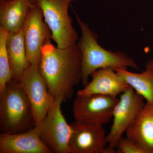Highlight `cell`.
Listing matches in <instances>:
<instances>
[{"label":"cell","instance_id":"6da1fadb","mask_svg":"<svg viewBox=\"0 0 153 153\" xmlns=\"http://www.w3.org/2000/svg\"><path fill=\"white\" fill-rule=\"evenodd\" d=\"M51 38L50 35L44 43L38 68L54 99H69L81 80V52L76 44L66 49L55 47Z\"/></svg>","mask_w":153,"mask_h":153},{"label":"cell","instance_id":"7a4b0ae2","mask_svg":"<svg viewBox=\"0 0 153 153\" xmlns=\"http://www.w3.org/2000/svg\"><path fill=\"white\" fill-rule=\"evenodd\" d=\"M74 13L82 33L76 45L81 53V81L84 87L88 84L91 74L100 68L115 70L130 67L139 70L134 60L125 52H114L102 47L98 43V35L82 22L76 13Z\"/></svg>","mask_w":153,"mask_h":153},{"label":"cell","instance_id":"3957f363","mask_svg":"<svg viewBox=\"0 0 153 153\" xmlns=\"http://www.w3.org/2000/svg\"><path fill=\"white\" fill-rule=\"evenodd\" d=\"M32 107L21 81L13 79L0 93V130L20 133L36 126Z\"/></svg>","mask_w":153,"mask_h":153},{"label":"cell","instance_id":"277c9868","mask_svg":"<svg viewBox=\"0 0 153 153\" xmlns=\"http://www.w3.org/2000/svg\"><path fill=\"white\" fill-rule=\"evenodd\" d=\"M41 9L51 38L60 49L76 45L79 36L68 13L70 0H34Z\"/></svg>","mask_w":153,"mask_h":153},{"label":"cell","instance_id":"5b68a950","mask_svg":"<svg viewBox=\"0 0 153 153\" xmlns=\"http://www.w3.org/2000/svg\"><path fill=\"white\" fill-rule=\"evenodd\" d=\"M64 100L62 97L55 99L47 115L37 126L41 139L52 153H68L72 129L61 111V104Z\"/></svg>","mask_w":153,"mask_h":153},{"label":"cell","instance_id":"8992f818","mask_svg":"<svg viewBox=\"0 0 153 153\" xmlns=\"http://www.w3.org/2000/svg\"><path fill=\"white\" fill-rule=\"evenodd\" d=\"M119 100L117 97L101 94L76 95L72 104L73 116L76 121L103 126L112 118Z\"/></svg>","mask_w":153,"mask_h":153},{"label":"cell","instance_id":"52a82bcc","mask_svg":"<svg viewBox=\"0 0 153 153\" xmlns=\"http://www.w3.org/2000/svg\"><path fill=\"white\" fill-rule=\"evenodd\" d=\"M144 99L131 86L120 94L119 100L114 110L112 125L106 135L108 147L116 149L123 134L144 106Z\"/></svg>","mask_w":153,"mask_h":153},{"label":"cell","instance_id":"ba28073f","mask_svg":"<svg viewBox=\"0 0 153 153\" xmlns=\"http://www.w3.org/2000/svg\"><path fill=\"white\" fill-rule=\"evenodd\" d=\"M21 82L32 107L36 126H38L47 115L55 99L39 71L38 65H30Z\"/></svg>","mask_w":153,"mask_h":153},{"label":"cell","instance_id":"9c48e42d","mask_svg":"<svg viewBox=\"0 0 153 153\" xmlns=\"http://www.w3.org/2000/svg\"><path fill=\"white\" fill-rule=\"evenodd\" d=\"M43 17L41 9L34 2L23 27L29 65H38L44 43L51 35V30L43 21Z\"/></svg>","mask_w":153,"mask_h":153},{"label":"cell","instance_id":"30bf717a","mask_svg":"<svg viewBox=\"0 0 153 153\" xmlns=\"http://www.w3.org/2000/svg\"><path fill=\"white\" fill-rule=\"evenodd\" d=\"M70 125L68 153H105L107 143L103 126L76 121Z\"/></svg>","mask_w":153,"mask_h":153},{"label":"cell","instance_id":"8fae6325","mask_svg":"<svg viewBox=\"0 0 153 153\" xmlns=\"http://www.w3.org/2000/svg\"><path fill=\"white\" fill-rule=\"evenodd\" d=\"M0 153H52L42 141L38 127L20 133L0 134Z\"/></svg>","mask_w":153,"mask_h":153},{"label":"cell","instance_id":"7c38bea8","mask_svg":"<svg viewBox=\"0 0 153 153\" xmlns=\"http://www.w3.org/2000/svg\"><path fill=\"white\" fill-rule=\"evenodd\" d=\"M92 80L76 95L99 94L117 97L131 87L125 80L111 68H102L90 75Z\"/></svg>","mask_w":153,"mask_h":153},{"label":"cell","instance_id":"4fadbf2b","mask_svg":"<svg viewBox=\"0 0 153 153\" xmlns=\"http://www.w3.org/2000/svg\"><path fill=\"white\" fill-rule=\"evenodd\" d=\"M34 0H0V27L7 33L22 30Z\"/></svg>","mask_w":153,"mask_h":153},{"label":"cell","instance_id":"5bb4252c","mask_svg":"<svg viewBox=\"0 0 153 153\" xmlns=\"http://www.w3.org/2000/svg\"><path fill=\"white\" fill-rule=\"evenodd\" d=\"M126 134L149 153H153V105L145 104Z\"/></svg>","mask_w":153,"mask_h":153},{"label":"cell","instance_id":"9a60e30c","mask_svg":"<svg viewBox=\"0 0 153 153\" xmlns=\"http://www.w3.org/2000/svg\"><path fill=\"white\" fill-rule=\"evenodd\" d=\"M7 48L13 79L21 81L29 64L26 57L25 37L23 28L13 33H8Z\"/></svg>","mask_w":153,"mask_h":153},{"label":"cell","instance_id":"2e32d148","mask_svg":"<svg viewBox=\"0 0 153 153\" xmlns=\"http://www.w3.org/2000/svg\"><path fill=\"white\" fill-rule=\"evenodd\" d=\"M145 68L141 73H133L127 68L114 71L146 100V104L153 105V59L148 61Z\"/></svg>","mask_w":153,"mask_h":153},{"label":"cell","instance_id":"e0dca14e","mask_svg":"<svg viewBox=\"0 0 153 153\" xmlns=\"http://www.w3.org/2000/svg\"><path fill=\"white\" fill-rule=\"evenodd\" d=\"M8 33L0 27V93L13 79V73L7 48Z\"/></svg>","mask_w":153,"mask_h":153},{"label":"cell","instance_id":"ac0fdd59","mask_svg":"<svg viewBox=\"0 0 153 153\" xmlns=\"http://www.w3.org/2000/svg\"><path fill=\"white\" fill-rule=\"evenodd\" d=\"M117 153H149L129 138L122 137L116 148Z\"/></svg>","mask_w":153,"mask_h":153},{"label":"cell","instance_id":"d6986e66","mask_svg":"<svg viewBox=\"0 0 153 153\" xmlns=\"http://www.w3.org/2000/svg\"><path fill=\"white\" fill-rule=\"evenodd\" d=\"M76 1V0H70V1H71V2L72 1Z\"/></svg>","mask_w":153,"mask_h":153}]
</instances>
